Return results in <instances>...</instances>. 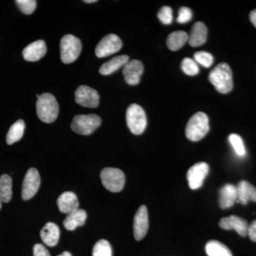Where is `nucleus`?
Listing matches in <instances>:
<instances>
[{
	"instance_id": "1",
	"label": "nucleus",
	"mask_w": 256,
	"mask_h": 256,
	"mask_svg": "<svg viewBox=\"0 0 256 256\" xmlns=\"http://www.w3.org/2000/svg\"><path fill=\"white\" fill-rule=\"evenodd\" d=\"M208 79L216 90L220 94H228L233 89V74L228 64H218L210 72Z\"/></svg>"
},
{
	"instance_id": "2",
	"label": "nucleus",
	"mask_w": 256,
	"mask_h": 256,
	"mask_svg": "<svg viewBox=\"0 0 256 256\" xmlns=\"http://www.w3.org/2000/svg\"><path fill=\"white\" fill-rule=\"evenodd\" d=\"M60 107L54 96L52 94H43L36 101V112L42 122L52 124L58 117Z\"/></svg>"
},
{
	"instance_id": "3",
	"label": "nucleus",
	"mask_w": 256,
	"mask_h": 256,
	"mask_svg": "<svg viewBox=\"0 0 256 256\" xmlns=\"http://www.w3.org/2000/svg\"><path fill=\"white\" fill-rule=\"evenodd\" d=\"M210 130L208 118L204 112H198L188 121L185 133L186 138L193 142L200 141Z\"/></svg>"
},
{
	"instance_id": "4",
	"label": "nucleus",
	"mask_w": 256,
	"mask_h": 256,
	"mask_svg": "<svg viewBox=\"0 0 256 256\" xmlns=\"http://www.w3.org/2000/svg\"><path fill=\"white\" fill-rule=\"evenodd\" d=\"M82 45L79 38L72 34L62 37L60 43V60L66 64H72L78 58Z\"/></svg>"
},
{
	"instance_id": "5",
	"label": "nucleus",
	"mask_w": 256,
	"mask_h": 256,
	"mask_svg": "<svg viewBox=\"0 0 256 256\" xmlns=\"http://www.w3.org/2000/svg\"><path fill=\"white\" fill-rule=\"evenodd\" d=\"M126 121L128 127L133 134H142L146 126V112L140 106L132 104L128 108Z\"/></svg>"
},
{
	"instance_id": "6",
	"label": "nucleus",
	"mask_w": 256,
	"mask_h": 256,
	"mask_svg": "<svg viewBox=\"0 0 256 256\" xmlns=\"http://www.w3.org/2000/svg\"><path fill=\"white\" fill-rule=\"evenodd\" d=\"M101 124V119L95 114H79L74 117L72 121V130L82 136L92 134Z\"/></svg>"
},
{
	"instance_id": "7",
	"label": "nucleus",
	"mask_w": 256,
	"mask_h": 256,
	"mask_svg": "<svg viewBox=\"0 0 256 256\" xmlns=\"http://www.w3.org/2000/svg\"><path fill=\"white\" fill-rule=\"evenodd\" d=\"M100 178L104 186L111 192L122 191L126 183L124 172L118 168H104L101 171Z\"/></svg>"
},
{
	"instance_id": "8",
	"label": "nucleus",
	"mask_w": 256,
	"mask_h": 256,
	"mask_svg": "<svg viewBox=\"0 0 256 256\" xmlns=\"http://www.w3.org/2000/svg\"><path fill=\"white\" fill-rule=\"evenodd\" d=\"M122 42L117 35H107L102 38L96 47V55L98 58H104L117 53L121 50Z\"/></svg>"
},
{
	"instance_id": "9",
	"label": "nucleus",
	"mask_w": 256,
	"mask_h": 256,
	"mask_svg": "<svg viewBox=\"0 0 256 256\" xmlns=\"http://www.w3.org/2000/svg\"><path fill=\"white\" fill-rule=\"evenodd\" d=\"M41 184L40 173L35 168H30L25 175L22 184V197L24 200H28L38 192Z\"/></svg>"
},
{
	"instance_id": "10",
	"label": "nucleus",
	"mask_w": 256,
	"mask_h": 256,
	"mask_svg": "<svg viewBox=\"0 0 256 256\" xmlns=\"http://www.w3.org/2000/svg\"><path fill=\"white\" fill-rule=\"evenodd\" d=\"M76 102L82 107L95 108L99 105L100 96L97 90L87 86H80L75 92Z\"/></svg>"
},
{
	"instance_id": "11",
	"label": "nucleus",
	"mask_w": 256,
	"mask_h": 256,
	"mask_svg": "<svg viewBox=\"0 0 256 256\" xmlns=\"http://www.w3.org/2000/svg\"><path fill=\"white\" fill-rule=\"evenodd\" d=\"M210 172V166L206 162H197L188 170L186 174L188 186L192 190L201 188Z\"/></svg>"
},
{
	"instance_id": "12",
	"label": "nucleus",
	"mask_w": 256,
	"mask_h": 256,
	"mask_svg": "<svg viewBox=\"0 0 256 256\" xmlns=\"http://www.w3.org/2000/svg\"><path fill=\"white\" fill-rule=\"evenodd\" d=\"M149 228V218H148L146 207L142 205L138 208L134 217L133 232L136 240H141L144 238Z\"/></svg>"
},
{
	"instance_id": "13",
	"label": "nucleus",
	"mask_w": 256,
	"mask_h": 256,
	"mask_svg": "<svg viewBox=\"0 0 256 256\" xmlns=\"http://www.w3.org/2000/svg\"><path fill=\"white\" fill-rule=\"evenodd\" d=\"M144 72V66L142 62L139 60H129L124 66V80L127 84L131 86H136L139 84L141 76Z\"/></svg>"
},
{
	"instance_id": "14",
	"label": "nucleus",
	"mask_w": 256,
	"mask_h": 256,
	"mask_svg": "<svg viewBox=\"0 0 256 256\" xmlns=\"http://www.w3.org/2000/svg\"><path fill=\"white\" fill-rule=\"evenodd\" d=\"M220 228L225 229V230H235L242 237H246L248 236V224L246 220L237 216L232 215L230 216L222 218L218 224Z\"/></svg>"
},
{
	"instance_id": "15",
	"label": "nucleus",
	"mask_w": 256,
	"mask_h": 256,
	"mask_svg": "<svg viewBox=\"0 0 256 256\" xmlns=\"http://www.w3.org/2000/svg\"><path fill=\"white\" fill-rule=\"evenodd\" d=\"M46 54V46L43 40H38L28 44L22 52L24 60L28 62H37Z\"/></svg>"
},
{
	"instance_id": "16",
	"label": "nucleus",
	"mask_w": 256,
	"mask_h": 256,
	"mask_svg": "<svg viewBox=\"0 0 256 256\" xmlns=\"http://www.w3.org/2000/svg\"><path fill=\"white\" fill-rule=\"evenodd\" d=\"M57 205L62 213L68 214L78 210L79 202L76 195L74 192H66L58 197Z\"/></svg>"
},
{
	"instance_id": "17",
	"label": "nucleus",
	"mask_w": 256,
	"mask_h": 256,
	"mask_svg": "<svg viewBox=\"0 0 256 256\" xmlns=\"http://www.w3.org/2000/svg\"><path fill=\"white\" fill-rule=\"evenodd\" d=\"M237 202L246 205L248 202H256V188L248 182L242 180L236 186Z\"/></svg>"
},
{
	"instance_id": "18",
	"label": "nucleus",
	"mask_w": 256,
	"mask_h": 256,
	"mask_svg": "<svg viewBox=\"0 0 256 256\" xmlns=\"http://www.w3.org/2000/svg\"><path fill=\"white\" fill-rule=\"evenodd\" d=\"M237 202L236 186L227 184L220 188L218 204L220 208L226 210L234 206Z\"/></svg>"
},
{
	"instance_id": "19",
	"label": "nucleus",
	"mask_w": 256,
	"mask_h": 256,
	"mask_svg": "<svg viewBox=\"0 0 256 256\" xmlns=\"http://www.w3.org/2000/svg\"><path fill=\"white\" fill-rule=\"evenodd\" d=\"M207 30L204 24L198 22L192 26L191 32L188 36V41L190 46L198 47L203 45L206 42Z\"/></svg>"
},
{
	"instance_id": "20",
	"label": "nucleus",
	"mask_w": 256,
	"mask_h": 256,
	"mask_svg": "<svg viewBox=\"0 0 256 256\" xmlns=\"http://www.w3.org/2000/svg\"><path fill=\"white\" fill-rule=\"evenodd\" d=\"M40 236L42 240L46 246L50 247L55 246L60 240V228L56 224L48 222L42 229Z\"/></svg>"
},
{
	"instance_id": "21",
	"label": "nucleus",
	"mask_w": 256,
	"mask_h": 256,
	"mask_svg": "<svg viewBox=\"0 0 256 256\" xmlns=\"http://www.w3.org/2000/svg\"><path fill=\"white\" fill-rule=\"evenodd\" d=\"M86 218V212L78 208L67 214L64 220V227L68 230H75L77 227L82 226L85 224Z\"/></svg>"
},
{
	"instance_id": "22",
	"label": "nucleus",
	"mask_w": 256,
	"mask_h": 256,
	"mask_svg": "<svg viewBox=\"0 0 256 256\" xmlns=\"http://www.w3.org/2000/svg\"><path fill=\"white\" fill-rule=\"evenodd\" d=\"M129 60V56L127 55L118 56L102 64L99 69V72L104 76L110 75L121 67L124 66Z\"/></svg>"
},
{
	"instance_id": "23",
	"label": "nucleus",
	"mask_w": 256,
	"mask_h": 256,
	"mask_svg": "<svg viewBox=\"0 0 256 256\" xmlns=\"http://www.w3.org/2000/svg\"><path fill=\"white\" fill-rule=\"evenodd\" d=\"M188 34L184 31H176L170 34L166 40V45L171 50H178L188 41Z\"/></svg>"
},
{
	"instance_id": "24",
	"label": "nucleus",
	"mask_w": 256,
	"mask_h": 256,
	"mask_svg": "<svg viewBox=\"0 0 256 256\" xmlns=\"http://www.w3.org/2000/svg\"><path fill=\"white\" fill-rule=\"evenodd\" d=\"M24 129L25 124L22 120H18L14 122L10 128L9 132L6 134V141L8 144L11 146L21 140L23 137Z\"/></svg>"
},
{
	"instance_id": "25",
	"label": "nucleus",
	"mask_w": 256,
	"mask_h": 256,
	"mask_svg": "<svg viewBox=\"0 0 256 256\" xmlns=\"http://www.w3.org/2000/svg\"><path fill=\"white\" fill-rule=\"evenodd\" d=\"M12 196V180L8 174L0 176V198L4 203H8Z\"/></svg>"
},
{
	"instance_id": "26",
	"label": "nucleus",
	"mask_w": 256,
	"mask_h": 256,
	"mask_svg": "<svg viewBox=\"0 0 256 256\" xmlns=\"http://www.w3.org/2000/svg\"><path fill=\"white\" fill-rule=\"evenodd\" d=\"M205 249L208 256H233L228 248L218 240H210Z\"/></svg>"
},
{
	"instance_id": "27",
	"label": "nucleus",
	"mask_w": 256,
	"mask_h": 256,
	"mask_svg": "<svg viewBox=\"0 0 256 256\" xmlns=\"http://www.w3.org/2000/svg\"><path fill=\"white\" fill-rule=\"evenodd\" d=\"M92 256H112V248L107 240H98L94 248H92Z\"/></svg>"
},
{
	"instance_id": "28",
	"label": "nucleus",
	"mask_w": 256,
	"mask_h": 256,
	"mask_svg": "<svg viewBox=\"0 0 256 256\" xmlns=\"http://www.w3.org/2000/svg\"><path fill=\"white\" fill-rule=\"evenodd\" d=\"M182 69L183 72L190 76H194L200 73L198 64L194 60L190 58H184L182 62Z\"/></svg>"
},
{
	"instance_id": "29",
	"label": "nucleus",
	"mask_w": 256,
	"mask_h": 256,
	"mask_svg": "<svg viewBox=\"0 0 256 256\" xmlns=\"http://www.w3.org/2000/svg\"><path fill=\"white\" fill-rule=\"evenodd\" d=\"M228 140L238 156H245V146H244V142H242V140L240 136L237 134H230L228 137Z\"/></svg>"
},
{
	"instance_id": "30",
	"label": "nucleus",
	"mask_w": 256,
	"mask_h": 256,
	"mask_svg": "<svg viewBox=\"0 0 256 256\" xmlns=\"http://www.w3.org/2000/svg\"><path fill=\"white\" fill-rule=\"evenodd\" d=\"M194 60L197 64L203 66L204 67L208 68L214 62L213 56L206 52H198L194 54Z\"/></svg>"
},
{
	"instance_id": "31",
	"label": "nucleus",
	"mask_w": 256,
	"mask_h": 256,
	"mask_svg": "<svg viewBox=\"0 0 256 256\" xmlns=\"http://www.w3.org/2000/svg\"><path fill=\"white\" fill-rule=\"evenodd\" d=\"M16 5L22 12L25 14H31L36 8V1L35 0H16Z\"/></svg>"
},
{
	"instance_id": "32",
	"label": "nucleus",
	"mask_w": 256,
	"mask_h": 256,
	"mask_svg": "<svg viewBox=\"0 0 256 256\" xmlns=\"http://www.w3.org/2000/svg\"><path fill=\"white\" fill-rule=\"evenodd\" d=\"M158 18L164 24H170L172 22V10L170 6H162L158 12Z\"/></svg>"
},
{
	"instance_id": "33",
	"label": "nucleus",
	"mask_w": 256,
	"mask_h": 256,
	"mask_svg": "<svg viewBox=\"0 0 256 256\" xmlns=\"http://www.w3.org/2000/svg\"><path fill=\"white\" fill-rule=\"evenodd\" d=\"M192 18V12L190 8L186 6H182L178 10V18H176V21L180 24L188 23L191 21Z\"/></svg>"
},
{
	"instance_id": "34",
	"label": "nucleus",
	"mask_w": 256,
	"mask_h": 256,
	"mask_svg": "<svg viewBox=\"0 0 256 256\" xmlns=\"http://www.w3.org/2000/svg\"><path fill=\"white\" fill-rule=\"evenodd\" d=\"M34 256H50V252L42 244H36L33 248Z\"/></svg>"
},
{
	"instance_id": "35",
	"label": "nucleus",
	"mask_w": 256,
	"mask_h": 256,
	"mask_svg": "<svg viewBox=\"0 0 256 256\" xmlns=\"http://www.w3.org/2000/svg\"><path fill=\"white\" fill-rule=\"evenodd\" d=\"M248 235L252 242H256V220H254L248 228Z\"/></svg>"
},
{
	"instance_id": "36",
	"label": "nucleus",
	"mask_w": 256,
	"mask_h": 256,
	"mask_svg": "<svg viewBox=\"0 0 256 256\" xmlns=\"http://www.w3.org/2000/svg\"><path fill=\"white\" fill-rule=\"evenodd\" d=\"M250 20L256 28V9L252 10V12L250 13Z\"/></svg>"
},
{
	"instance_id": "37",
	"label": "nucleus",
	"mask_w": 256,
	"mask_h": 256,
	"mask_svg": "<svg viewBox=\"0 0 256 256\" xmlns=\"http://www.w3.org/2000/svg\"><path fill=\"white\" fill-rule=\"evenodd\" d=\"M57 256H72V254L70 252H64L62 254Z\"/></svg>"
},
{
	"instance_id": "38",
	"label": "nucleus",
	"mask_w": 256,
	"mask_h": 256,
	"mask_svg": "<svg viewBox=\"0 0 256 256\" xmlns=\"http://www.w3.org/2000/svg\"><path fill=\"white\" fill-rule=\"evenodd\" d=\"M84 2L88 3V4H90V3L96 2H97V0H85V1Z\"/></svg>"
},
{
	"instance_id": "39",
	"label": "nucleus",
	"mask_w": 256,
	"mask_h": 256,
	"mask_svg": "<svg viewBox=\"0 0 256 256\" xmlns=\"http://www.w3.org/2000/svg\"><path fill=\"white\" fill-rule=\"evenodd\" d=\"M3 202L2 201L1 198H0V210H1L2 208V204Z\"/></svg>"
}]
</instances>
